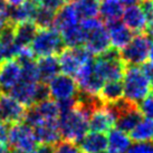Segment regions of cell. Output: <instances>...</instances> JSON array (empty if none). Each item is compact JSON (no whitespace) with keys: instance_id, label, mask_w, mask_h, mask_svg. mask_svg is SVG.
<instances>
[{"instance_id":"1","label":"cell","mask_w":153,"mask_h":153,"mask_svg":"<svg viewBox=\"0 0 153 153\" xmlns=\"http://www.w3.org/2000/svg\"><path fill=\"white\" fill-rule=\"evenodd\" d=\"M57 122L60 137L75 143H78L89 131L88 115L76 104L71 111L60 113Z\"/></svg>"},{"instance_id":"2","label":"cell","mask_w":153,"mask_h":153,"mask_svg":"<svg viewBox=\"0 0 153 153\" xmlns=\"http://www.w3.org/2000/svg\"><path fill=\"white\" fill-rule=\"evenodd\" d=\"M151 92V81L142 68L128 65L123 75V96L134 103H140Z\"/></svg>"},{"instance_id":"3","label":"cell","mask_w":153,"mask_h":153,"mask_svg":"<svg viewBox=\"0 0 153 153\" xmlns=\"http://www.w3.org/2000/svg\"><path fill=\"white\" fill-rule=\"evenodd\" d=\"M94 71L102 78L104 83L107 81H120L123 78L126 64L121 58L120 51L110 47L103 54L94 58Z\"/></svg>"},{"instance_id":"4","label":"cell","mask_w":153,"mask_h":153,"mask_svg":"<svg viewBox=\"0 0 153 153\" xmlns=\"http://www.w3.org/2000/svg\"><path fill=\"white\" fill-rule=\"evenodd\" d=\"M65 44L60 34L55 28H42L38 29L30 44V49L35 57L59 55L65 48Z\"/></svg>"},{"instance_id":"5","label":"cell","mask_w":153,"mask_h":153,"mask_svg":"<svg viewBox=\"0 0 153 153\" xmlns=\"http://www.w3.org/2000/svg\"><path fill=\"white\" fill-rule=\"evenodd\" d=\"M151 43L152 39L149 37V35H145L143 33L134 35L130 43L120 51L121 58L126 64V66L142 65L148 60Z\"/></svg>"},{"instance_id":"6","label":"cell","mask_w":153,"mask_h":153,"mask_svg":"<svg viewBox=\"0 0 153 153\" xmlns=\"http://www.w3.org/2000/svg\"><path fill=\"white\" fill-rule=\"evenodd\" d=\"M93 58L94 56L84 46L65 47L58 56L60 72L72 77L75 76L82 65Z\"/></svg>"},{"instance_id":"7","label":"cell","mask_w":153,"mask_h":153,"mask_svg":"<svg viewBox=\"0 0 153 153\" xmlns=\"http://www.w3.org/2000/svg\"><path fill=\"white\" fill-rule=\"evenodd\" d=\"M7 145L9 150L18 149L31 153L38 145V141L35 136L33 128L24 122H20L10 124Z\"/></svg>"},{"instance_id":"8","label":"cell","mask_w":153,"mask_h":153,"mask_svg":"<svg viewBox=\"0 0 153 153\" xmlns=\"http://www.w3.org/2000/svg\"><path fill=\"white\" fill-rule=\"evenodd\" d=\"M47 86L49 91V97L56 102L75 97L79 91L76 81L66 74H58L53 77L47 83Z\"/></svg>"},{"instance_id":"9","label":"cell","mask_w":153,"mask_h":153,"mask_svg":"<svg viewBox=\"0 0 153 153\" xmlns=\"http://www.w3.org/2000/svg\"><path fill=\"white\" fill-rule=\"evenodd\" d=\"M26 108L25 105L9 94L4 93L0 96V117L2 122L9 124L22 122Z\"/></svg>"},{"instance_id":"10","label":"cell","mask_w":153,"mask_h":153,"mask_svg":"<svg viewBox=\"0 0 153 153\" xmlns=\"http://www.w3.org/2000/svg\"><path fill=\"white\" fill-rule=\"evenodd\" d=\"M84 47L93 56L101 55L110 48V37H108V33L104 24L85 33Z\"/></svg>"},{"instance_id":"11","label":"cell","mask_w":153,"mask_h":153,"mask_svg":"<svg viewBox=\"0 0 153 153\" xmlns=\"http://www.w3.org/2000/svg\"><path fill=\"white\" fill-rule=\"evenodd\" d=\"M22 78V66L16 58L0 62V86L8 93Z\"/></svg>"},{"instance_id":"12","label":"cell","mask_w":153,"mask_h":153,"mask_svg":"<svg viewBox=\"0 0 153 153\" xmlns=\"http://www.w3.org/2000/svg\"><path fill=\"white\" fill-rule=\"evenodd\" d=\"M122 22L133 34H141L146 30L149 20L141 9L140 4L126 6L122 13Z\"/></svg>"},{"instance_id":"13","label":"cell","mask_w":153,"mask_h":153,"mask_svg":"<svg viewBox=\"0 0 153 153\" xmlns=\"http://www.w3.org/2000/svg\"><path fill=\"white\" fill-rule=\"evenodd\" d=\"M105 27L108 33L111 47H114L119 51L126 46L134 36L121 19L105 22Z\"/></svg>"},{"instance_id":"14","label":"cell","mask_w":153,"mask_h":153,"mask_svg":"<svg viewBox=\"0 0 153 153\" xmlns=\"http://www.w3.org/2000/svg\"><path fill=\"white\" fill-rule=\"evenodd\" d=\"M38 83L39 82H30L20 78V81L7 94L11 95L26 107L31 106L36 103V91Z\"/></svg>"},{"instance_id":"15","label":"cell","mask_w":153,"mask_h":153,"mask_svg":"<svg viewBox=\"0 0 153 153\" xmlns=\"http://www.w3.org/2000/svg\"><path fill=\"white\" fill-rule=\"evenodd\" d=\"M114 124V116L105 107V104L102 107L94 111L88 117V128L94 132L106 133L113 128Z\"/></svg>"},{"instance_id":"16","label":"cell","mask_w":153,"mask_h":153,"mask_svg":"<svg viewBox=\"0 0 153 153\" xmlns=\"http://www.w3.org/2000/svg\"><path fill=\"white\" fill-rule=\"evenodd\" d=\"M83 153H101L107 150V136L102 132H87L78 142Z\"/></svg>"},{"instance_id":"17","label":"cell","mask_w":153,"mask_h":153,"mask_svg":"<svg viewBox=\"0 0 153 153\" xmlns=\"http://www.w3.org/2000/svg\"><path fill=\"white\" fill-rule=\"evenodd\" d=\"M33 130L38 143L54 145L56 142L60 140V133L57 121H44L33 128Z\"/></svg>"},{"instance_id":"18","label":"cell","mask_w":153,"mask_h":153,"mask_svg":"<svg viewBox=\"0 0 153 153\" xmlns=\"http://www.w3.org/2000/svg\"><path fill=\"white\" fill-rule=\"evenodd\" d=\"M78 24H79V18L72 4L68 2V4H65L59 10L56 11L53 28H55L58 33H62L65 29H68Z\"/></svg>"},{"instance_id":"19","label":"cell","mask_w":153,"mask_h":153,"mask_svg":"<svg viewBox=\"0 0 153 153\" xmlns=\"http://www.w3.org/2000/svg\"><path fill=\"white\" fill-rule=\"evenodd\" d=\"M20 48L13 39V25H10L0 34V62L16 58Z\"/></svg>"},{"instance_id":"20","label":"cell","mask_w":153,"mask_h":153,"mask_svg":"<svg viewBox=\"0 0 153 153\" xmlns=\"http://www.w3.org/2000/svg\"><path fill=\"white\" fill-rule=\"evenodd\" d=\"M36 64L38 69L39 82L42 83L47 84L53 77H55L60 73L59 62L56 55L39 57L38 60H36Z\"/></svg>"},{"instance_id":"21","label":"cell","mask_w":153,"mask_h":153,"mask_svg":"<svg viewBox=\"0 0 153 153\" xmlns=\"http://www.w3.org/2000/svg\"><path fill=\"white\" fill-rule=\"evenodd\" d=\"M37 6L27 0L25 4L18 7H10L7 9L6 15L11 25H18L25 22H33Z\"/></svg>"},{"instance_id":"22","label":"cell","mask_w":153,"mask_h":153,"mask_svg":"<svg viewBox=\"0 0 153 153\" xmlns=\"http://www.w3.org/2000/svg\"><path fill=\"white\" fill-rule=\"evenodd\" d=\"M38 27L34 22H25L18 25H13V39L19 48L29 47Z\"/></svg>"},{"instance_id":"23","label":"cell","mask_w":153,"mask_h":153,"mask_svg":"<svg viewBox=\"0 0 153 153\" xmlns=\"http://www.w3.org/2000/svg\"><path fill=\"white\" fill-rule=\"evenodd\" d=\"M107 150L112 153H125L131 145L128 133L117 128H112L107 134Z\"/></svg>"},{"instance_id":"24","label":"cell","mask_w":153,"mask_h":153,"mask_svg":"<svg viewBox=\"0 0 153 153\" xmlns=\"http://www.w3.org/2000/svg\"><path fill=\"white\" fill-rule=\"evenodd\" d=\"M124 4L121 0H100L98 13L103 22H112L121 19Z\"/></svg>"},{"instance_id":"25","label":"cell","mask_w":153,"mask_h":153,"mask_svg":"<svg viewBox=\"0 0 153 153\" xmlns=\"http://www.w3.org/2000/svg\"><path fill=\"white\" fill-rule=\"evenodd\" d=\"M142 119H143V115L141 114L139 107L135 106L121 113L115 119V125L121 131L130 133Z\"/></svg>"},{"instance_id":"26","label":"cell","mask_w":153,"mask_h":153,"mask_svg":"<svg viewBox=\"0 0 153 153\" xmlns=\"http://www.w3.org/2000/svg\"><path fill=\"white\" fill-rule=\"evenodd\" d=\"M98 96L104 103H112L123 97V82L107 81L98 92Z\"/></svg>"},{"instance_id":"27","label":"cell","mask_w":153,"mask_h":153,"mask_svg":"<svg viewBox=\"0 0 153 153\" xmlns=\"http://www.w3.org/2000/svg\"><path fill=\"white\" fill-rule=\"evenodd\" d=\"M128 136L135 142L153 141V119L143 117L130 132Z\"/></svg>"},{"instance_id":"28","label":"cell","mask_w":153,"mask_h":153,"mask_svg":"<svg viewBox=\"0 0 153 153\" xmlns=\"http://www.w3.org/2000/svg\"><path fill=\"white\" fill-rule=\"evenodd\" d=\"M79 20L85 18L97 17L100 0H71Z\"/></svg>"},{"instance_id":"29","label":"cell","mask_w":153,"mask_h":153,"mask_svg":"<svg viewBox=\"0 0 153 153\" xmlns=\"http://www.w3.org/2000/svg\"><path fill=\"white\" fill-rule=\"evenodd\" d=\"M59 34L66 47L84 46L85 33H84V30H83L79 24L76 26H73L68 29H65L64 31H62Z\"/></svg>"},{"instance_id":"30","label":"cell","mask_w":153,"mask_h":153,"mask_svg":"<svg viewBox=\"0 0 153 153\" xmlns=\"http://www.w3.org/2000/svg\"><path fill=\"white\" fill-rule=\"evenodd\" d=\"M36 110L38 111L40 116L44 121H57L59 116V108L57 105V102L51 100V97L44 100L42 102L34 104Z\"/></svg>"},{"instance_id":"31","label":"cell","mask_w":153,"mask_h":153,"mask_svg":"<svg viewBox=\"0 0 153 153\" xmlns=\"http://www.w3.org/2000/svg\"><path fill=\"white\" fill-rule=\"evenodd\" d=\"M56 11H53L51 9H47L42 6H37L36 13H35L33 22L36 24L38 29L42 28H51L54 24Z\"/></svg>"},{"instance_id":"32","label":"cell","mask_w":153,"mask_h":153,"mask_svg":"<svg viewBox=\"0 0 153 153\" xmlns=\"http://www.w3.org/2000/svg\"><path fill=\"white\" fill-rule=\"evenodd\" d=\"M53 153H83L77 143L68 140H59L54 144Z\"/></svg>"},{"instance_id":"33","label":"cell","mask_w":153,"mask_h":153,"mask_svg":"<svg viewBox=\"0 0 153 153\" xmlns=\"http://www.w3.org/2000/svg\"><path fill=\"white\" fill-rule=\"evenodd\" d=\"M137 107L143 116L148 119H153V94H149L148 96H145L137 105Z\"/></svg>"},{"instance_id":"34","label":"cell","mask_w":153,"mask_h":153,"mask_svg":"<svg viewBox=\"0 0 153 153\" xmlns=\"http://www.w3.org/2000/svg\"><path fill=\"white\" fill-rule=\"evenodd\" d=\"M125 153H153V141L135 142L130 145Z\"/></svg>"},{"instance_id":"35","label":"cell","mask_w":153,"mask_h":153,"mask_svg":"<svg viewBox=\"0 0 153 153\" xmlns=\"http://www.w3.org/2000/svg\"><path fill=\"white\" fill-rule=\"evenodd\" d=\"M67 2V0H39L38 6L45 7L47 9H51L53 11H57Z\"/></svg>"},{"instance_id":"36","label":"cell","mask_w":153,"mask_h":153,"mask_svg":"<svg viewBox=\"0 0 153 153\" xmlns=\"http://www.w3.org/2000/svg\"><path fill=\"white\" fill-rule=\"evenodd\" d=\"M139 4L148 18V20L151 22L153 19V0H142Z\"/></svg>"},{"instance_id":"37","label":"cell","mask_w":153,"mask_h":153,"mask_svg":"<svg viewBox=\"0 0 153 153\" xmlns=\"http://www.w3.org/2000/svg\"><path fill=\"white\" fill-rule=\"evenodd\" d=\"M9 128H10L9 123H6V122H2V121L0 122V143H2L4 145H7V143H8Z\"/></svg>"},{"instance_id":"38","label":"cell","mask_w":153,"mask_h":153,"mask_svg":"<svg viewBox=\"0 0 153 153\" xmlns=\"http://www.w3.org/2000/svg\"><path fill=\"white\" fill-rule=\"evenodd\" d=\"M54 152V145L45 144V143H38L36 149L31 153H53Z\"/></svg>"},{"instance_id":"39","label":"cell","mask_w":153,"mask_h":153,"mask_svg":"<svg viewBox=\"0 0 153 153\" xmlns=\"http://www.w3.org/2000/svg\"><path fill=\"white\" fill-rule=\"evenodd\" d=\"M142 71L145 74V76L149 78L150 81L153 82V63L152 62H145L142 64Z\"/></svg>"},{"instance_id":"40","label":"cell","mask_w":153,"mask_h":153,"mask_svg":"<svg viewBox=\"0 0 153 153\" xmlns=\"http://www.w3.org/2000/svg\"><path fill=\"white\" fill-rule=\"evenodd\" d=\"M9 25H10V22H9L8 17H7L6 13H0V34H1Z\"/></svg>"},{"instance_id":"41","label":"cell","mask_w":153,"mask_h":153,"mask_svg":"<svg viewBox=\"0 0 153 153\" xmlns=\"http://www.w3.org/2000/svg\"><path fill=\"white\" fill-rule=\"evenodd\" d=\"M27 0H6V2L8 4V7H18L20 4H25Z\"/></svg>"},{"instance_id":"42","label":"cell","mask_w":153,"mask_h":153,"mask_svg":"<svg viewBox=\"0 0 153 153\" xmlns=\"http://www.w3.org/2000/svg\"><path fill=\"white\" fill-rule=\"evenodd\" d=\"M146 31H148V35L149 37L153 40V19L151 22H149L148 24V27H146Z\"/></svg>"},{"instance_id":"43","label":"cell","mask_w":153,"mask_h":153,"mask_svg":"<svg viewBox=\"0 0 153 153\" xmlns=\"http://www.w3.org/2000/svg\"><path fill=\"white\" fill-rule=\"evenodd\" d=\"M124 6H132V4H139L142 0H121Z\"/></svg>"},{"instance_id":"44","label":"cell","mask_w":153,"mask_h":153,"mask_svg":"<svg viewBox=\"0 0 153 153\" xmlns=\"http://www.w3.org/2000/svg\"><path fill=\"white\" fill-rule=\"evenodd\" d=\"M8 9V4L6 0H0V13H6Z\"/></svg>"},{"instance_id":"45","label":"cell","mask_w":153,"mask_h":153,"mask_svg":"<svg viewBox=\"0 0 153 153\" xmlns=\"http://www.w3.org/2000/svg\"><path fill=\"white\" fill-rule=\"evenodd\" d=\"M148 59H149L150 62H152V63H153V40H152V43H151V45H150L149 57H148Z\"/></svg>"},{"instance_id":"46","label":"cell","mask_w":153,"mask_h":153,"mask_svg":"<svg viewBox=\"0 0 153 153\" xmlns=\"http://www.w3.org/2000/svg\"><path fill=\"white\" fill-rule=\"evenodd\" d=\"M0 153H9V148L7 145L0 143Z\"/></svg>"},{"instance_id":"47","label":"cell","mask_w":153,"mask_h":153,"mask_svg":"<svg viewBox=\"0 0 153 153\" xmlns=\"http://www.w3.org/2000/svg\"><path fill=\"white\" fill-rule=\"evenodd\" d=\"M9 153H29V152H26V151L18 150V149H10L9 150Z\"/></svg>"},{"instance_id":"48","label":"cell","mask_w":153,"mask_h":153,"mask_svg":"<svg viewBox=\"0 0 153 153\" xmlns=\"http://www.w3.org/2000/svg\"><path fill=\"white\" fill-rule=\"evenodd\" d=\"M4 94V92H2V88H1V86H0V96Z\"/></svg>"},{"instance_id":"49","label":"cell","mask_w":153,"mask_h":153,"mask_svg":"<svg viewBox=\"0 0 153 153\" xmlns=\"http://www.w3.org/2000/svg\"><path fill=\"white\" fill-rule=\"evenodd\" d=\"M101 153H112V152H110L108 150H106V151H103V152H101Z\"/></svg>"},{"instance_id":"50","label":"cell","mask_w":153,"mask_h":153,"mask_svg":"<svg viewBox=\"0 0 153 153\" xmlns=\"http://www.w3.org/2000/svg\"><path fill=\"white\" fill-rule=\"evenodd\" d=\"M151 91H153V82H151Z\"/></svg>"},{"instance_id":"51","label":"cell","mask_w":153,"mask_h":153,"mask_svg":"<svg viewBox=\"0 0 153 153\" xmlns=\"http://www.w3.org/2000/svg\"><path fill=\"white\" fill-rule=\"evenodd\" d=\"M0 122H1V117H0Z\"/></svg>"}]
</instances>
